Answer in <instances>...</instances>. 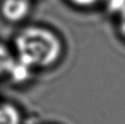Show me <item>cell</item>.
Returning <instances> with one entry per match:
<instances>
[{
	"instance_id": "2",
	"label": "cell",
	"mask_w": 125,
	"mask_h": 124,
	"mask_svg": "<svg viewBox=\"0 0 125 124\" xmlns=\"http://www.w3.org/2000/svg\"><path fill=\"white\" fill-rule=\"evenodd\" d=\"M0 10L7 21L19 22L29 14L30 2L29 0H3Z\"/></svg>"
},
{
	"instance_id": "7",
	"label": "cell",
	"mask_w": 125,
	"mask_h": 124,
	"mask_svg": "<svg viewBox=\"0 0 125 124\" xmlns=\"http://www.w3.org/2000/svg\"><path fill=\"white\" fill-rule=\"evenodd\" d=\"M69 1H71L73 4L79 6H90L98 2L99 0H69Z\"/></svg>"
},
{
	"instance_id": "5",
	"label": "cell",
	"mask_w": 125,
	"mask_h": 124,
	"mask_svg": "<svg viewBox=\"0 0 125 124\" xmlns=\"http://www.w3.org/2000/svg\"><path fill=\"white\" fill-rule=\"evenodd\" d=\"M12 61L14 57L11 56L10 51L5 47L0 45V77L3 74H7Z\"/></svg>"
},
{
	"instance_id": "8",
	"label": "cell",
	"mask_w": 125,
	"mask_h": 124,
	"mask_svg": "<svg viewBox=\"0 0 125 124\" xmlns=\"http://www.w3.org/2000/svg\"><path fill=\"white\" fill-rule=\"evenodd\" d=\"M120 30L122 35L125 37V10L120 14Z\"/></svg>"
},
{
	"instance_id": "3",
	"label": "cell",
	"mask_w": 125,
	"mask_h": 124,
	"mask_svg": "<svg viewBox=\"0 0 125 124\" xmlns=\"http://www.w3.org/2000/svg\"><path fill=\"white\" fill-rule=\"evenodd\" d=\"M32 67L21 59L17 58L14 59L10 67L7 74L10 77V79L16 83H24L28 81L29 78L31 77V72Z\"/></svg>"
},
{
	"instance_id": "6",
	"label": "cell",
	"mask_w": 125,
	"mask_h": 124,
	"mask_svg": "<svg viewBox=\"0 0 125 124\" xmlns=\"http://www.w3.org/2000/svg\"><path fill=\"white\" fill-rule=\"evenodd\" d=\"M108 6L110 10L121 14L125 10V0H109Z\"/></svg>"
},
{
	"instance_id": "4",
	"label": "cell",
	"mask_w": 125,
	"mask_h": 124,
	"mask_svg": "<svg viewBox=\"0 0 125 124\" xmlns=\"http://www.w3.org/2000/svg\"><path fill=\"white\" fill-rule=\"evenodd\" d=\"M0 124H21L18 110L10 104L0 105Z\"/></svg>"
},
{
	"instance_id": "1",
	"label": "cell",
	"mask_w": 125,
	"mask_h": 124,
	"mask_svg": "<svg viewBox=\"0 0 125 124\" xmlns=\"http://www.w3.org/2000/svg\"><path fill=\"white\" fill-rule=\"evenodd\" d=\"M18 58L34 67H47L58 60L61 43L56 35L47 29L29 27L16 38Z\"/></svg>"
}]
</instances>
